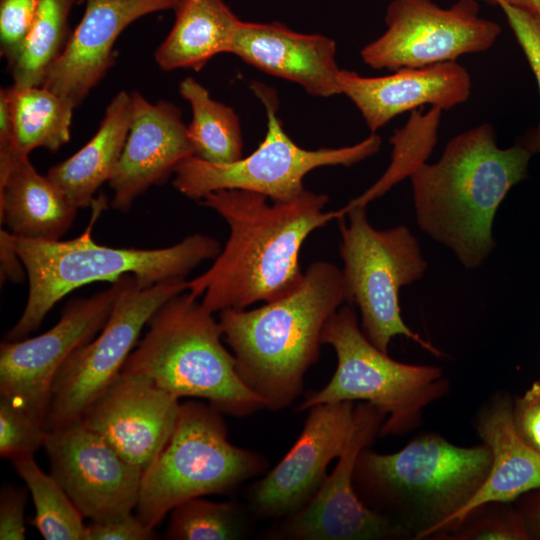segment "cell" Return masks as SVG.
I'll return each instance as SVG.
<instances>
[{"label": "cell", "mask_w": 540, "mask_h": 540, "mask_svg": "<svg viewBox=\"0 0 540 540\" xmlns=\"http://www.w3.org/2000/svg\"><path fill=\"white\" fill-rule=\"evenodd\" d=\"M491 463V450L484 443L461 447L428 433L395 453L364 448L353 483L369 509L400 526L411 539H430L474 497Z\"/></svg>", "instance_id": "5b68a950"}, {"label": "cell", "mask_w": 540, "mask_h": 540, "mask_svg": "<svg viewBox=\"0 0 540 540\" xmlns=\"http://www.w3.org/2000/svg\"><path fill=\"white\" fill-rule=\"evenodd\" d=\"M18 161L36 148L56 152L70 140L74 107L43 87H8Z\"/></svg>", "instance_id": "484cf974"}, {"label": "cell", "mask_w": 540, "mask_h": 540, "mask_svg": "<svg viewBox=\"0 0 540 540\" xmlns=\"http://www.w3.org/2000/svg\"><path fill=\"white\" fill-rule=\"evenodd\" d=\"M78 208L29 158L18 161L0 182V218L12 235L56 241L71 227Z\"/></svg>", "instance_id": "603a6c76"}, {"label": "cell", "mask_w": 540, "mask_h": 540, "mask_svg": "<svg viewBox=\"0 0 540 540\" xmlns=\"http://www.w3.org/2000/svg\"><path fill=\"white\" fill-rule=\"evenodd\" d=\"M256 521L246 503L193 498L170 511L165 538L242 540L252 535Z\"/></svg>", "instance_id": "f546056e"}, {"label": "cell", "mask_w": 540, "mask_h": 540, "mask_svg": "<svg viewBox=\"0 0 540 540\" xmlns=\"http://www.w3.org/2000/svg\"><path fill=\"white\" fill-rule=\"evenodd\" d=\"M179 0H85V11L41 86L74 108L115 63L114 44L137 19L176 8Z\"/></svg>", "instance_id": "ac0fdd59"}, {"label": "cell", "mask_w": 540, "mask_h": 540, "mask_svg": "<svg viewBox=\"0 0 540 540\" xmlns=\"http://www.w3.org/2000/svg\"><path fill=\"white\" fill-rule=\"evenodd\" d=\"M180 405L177 396L151 378L122 369L79 421L144 471L169 441Z\"/></svg>", "instance_id": "e0dca14e"}, {"label": "cell", "mask_w": 540, "mask_h": 540, "mask_svg": "<svg viewBox=\"0 0 540 540\" xmlns=\"http://www.w3.org/2000/svg\"><path fill=\"white\" fill-rule=\"evenodd\" d=\"M131 118V93L120 91L107 106L95 135L71 157L48 170L47 176L78 209L91 207L98 189L113 176Z\"/></svg>", "instance_id": "cb8c5ba5"}, {"label": "cell", "mask_w": 540, "mask_h": 540, "mask_svg": "<svg viewBox=\"0 0 540 540\" xmlns=\"http://www.w3.org/2000/svg\"><path fill=\"white\" fill-rule=\"evenodd\" d=\"M27 491L18 487H5L0 496V539H25L24 509Z\"/></svg>", "instance_id": "74e56055"}, {"label": "cell", "mask_w": 540, "mask_h": 540, "mask_svg": "<svg viewBox=\"0 0 540 540\" xmlns=\"http://www.w3.org/2000/svg\"><path fill=\"white\" fill-rule=\"evenodd\" d=\"M533 155L520 144L500 148L488 122L452 137L440 159L409 176L417 225L449 248L466 269L481 266L496 247V212L528 177Z\"/></svg>", "instance_id": "7a4b0ae2"}, {"label": "cell", "mask_w": 540, "mask_h": 540, "mask_svg": "<svg viewBox=\"0 0 540 540\" xmlns=\"http://www.w3.org/2000/svg\"><path fill=\"white\" fill-rule=\"evenodd\" d=\"M127 275L103 291L69 301L59 321L45 333L4 340L0 345V395L44 424L57 371L73 351L90 342L105 326Z\"/></svg>", "instance_id": "5bb4252c"}, {"label": "cell", "mask_w": 540, "mask_h": 540, "mask_svg": "<svg viewBox=\"0 0 540 540\" xmlns=\"http://www.w3.org/2000/svg\"><path fill=\"white\" fill-rule=\"evenodd\" d=\"M522 516L531 537L537 536L540 538V493Z\"/></svg>", "instance_id": "60d3db41"}, {"label": "cell", "mask_w": 540, "mask_h": 540, "mask_svg": "<svg viewBox=\"0 0 540 540\" xmlns=\"http://www.w3.org/2000/svg\"><path fill=\"white\" fill-rule=\"evenodd\" d=\"M157 538L154 528L148 527L132 513L115 519L91 522L87 525L86 540H151Z\"/></svg>", "instance_id": "8d00e7d4"}, {"label": "cell", "mask_w": 540, "mask_h": 540, "mask_svg": "<svg viewBox=\"0 0 540 540\" xmlns=\"http://www.w3.org/2000/svg\"><path fill=\"white\" fill-rule=\"evenodd\" d=\"M385 32L360 51L369 67L392 71L456 61L489 50L501 26L480 16L477 0H458L442 8L432 0H393Z\"/></svg>", "instance_id": "7c38bea8"}, {"label": "cell", "mask_w": 540, "mask_h": 540, "mask_svg": "<svg viewBox=\"0 0 540 540\" xmlns=\"http://www.w3.org/2000/svg\"><path fill=\"white\" fill-rule=\"evenodd\" d=\"M345 302L342 270L316 261L289 294L252 310L219 312L238 375L266 409H287L301 396L305 374L319 357L323 329Z\"/></svg>", "instance_id": "3957f363"}, {"label": "cell", "mask_w": 540, "mask_h": 540, "mask_svg": "<svg viewBox=\"0 0 540 540\" xmlns=\"http://www.w3.org/2000/svg\"><path fill=\"white\" fill-rule=\"evenodd\" d=\"M267 199L252 191L224 189L200 200L230 229L212 266L187 281L186 291L197 298L203 295L201 304L209 312L245 309L295 290L304 276L299 263L303 242L343 216L340 209L325 212L328 196L308 190L289 202L269 204Z\"/></svg>", "instance_id": "6da1fadb"}, {"label": "cell", "mask_w": 540, "mask_h": 540, "mask_svg": "<svg viewBox=\"0 0 540 540\" xmlns=\"http://www.w3.org/2000/svg\"><path fill=\"white\" fill-rule=\"evenodd\" d=\"M18 162L8 87L0 90V182Z\"/></svg>", "instance_id": "f35d334b"}, {"label": "cell", "mask_w": 540, "mask_h": 540, "mask_svg": "<svg viewBox=\"0 0 540 540\" xmlns=\"http://www.w3.org/2000/svg\"><path fill=\"white\" fill-rule=\"evenodd\" d=\"M500 502L485 504L472 512L445 540H527L531 535L522 514L499 507Z\"/></svg>", "instance_id": "1f68e13d"}, {"label": "cell", "mask_w": 540, "mask_h": 540, "mask_svg": "<svg viewBox=\"0 0 540 540\" xmlns=\"http://www.w3.org/2000/svg\"><path fill=\"white\" fill-rule=\"evenodd\" d=\"M354 402L309 408L303 429L285 456L246 491L245 503L258 520H279L305 507L328 476L330 462L344 451L351 434Z\"/></svg>", "instance_id": "9a60e30c"}, {"label": "cell", "mask_w": 540, "mask_h": 540, "mask_svg": "<svg viewBox=\"0 0 540 540\" xmlns=\"http://www.w3.org/2000/svg\"><path fill=\"white\" fill-rule=\"evenodd\" d=\"M339 84L341 94L354 103L371 133L424 105L450 110L466 102L472 89L469 72L457 61L401 68L381 77L341 69Z\"/></svg>", "instance_id": "ffe728a7"}, {"label": "cell", "mask_w": 540, "mask_h": 540, "mask_svg": "<svg viewBox=\"0 0 540 540\" xmlns=\"http://www.w3.org/2000/svg\"><path fill=\"white\" fill-rule=\"evenodd\" d=\"M340 211L342 274L348 303H355L360 310L363 334L385 353L394 337L404 336L432 355L446 357L412 331L401 316L400 289L420 280L428 265L417 238L404 225L387 230L374 228L366 207Z\"/></svg>", "instance_id": "9c48e42d"}, {"label": "cell", "mask_w": 540, "mask_h": 540, "mask_svg": "<svg viewBox=\"0 0 540 540\" xmlns=\"http://www.w3.org/2000/svg\"><path fill=\"white\" fill-rule=\"evenodd\" d=\"M186 291L166 301L123 368L151 378L180 397L207 400L223 414L247 417L265 408L240 378L233 353L221 342L219 322Z\"/></svg>", "instance_id": "8992f818"}, {"label": "cell", "mask_w": 540, "mask_h": 540, "mask_svg": "<svg viewBox=\"0 0 540 540\" xmlns=\"http://www.w3.org/2000/svg\"><path fill=\"white\" fill-rule=\"evenodd\" d=\"M442 112L441 109L433 107L426 113H423L421 108L411 111L406 124L390 138L393 148L391 161L385 172L371 187L343 208L367 207L393 186L409 178L419 165L425 163L437 142Z\"/></svg>", "instance_id": "4dcf8cb0"}, {"label": "cell", "mask_w": 540, "mask_h": 540, "mask_svg": "<svg viewBox=\"0 0 540 540\" xmlns=\"http://www.w3.org/2000/svg\"><path fill=\"white\" fill-rule=\"evenodd\" d=\"M85 231L71 240L44 241L22 238L1 230L5 241L21 260L29 288L25 308L4 340L17 341L35 331L48 312L73 290L97 281L114 282L131 274L141 287L172 278H185L203 261L221 251L210 236L193 234L172 246L157 249L115 248L92 237L95 222L107 207L104 195L95 198Z\"/></svg>", "instance_id": "277c9868"}, {"label": "cell", "mask_w": 540, "mask_h": 540, "mask_svg": "<svg viewBox=\"0 0 540 540\" xmlns=\"http://www.w3.org/2000/svg\"><path fill=\"white\" fill-rule=\"evenodd\" d=\"M513 423L518 435L540 452V382L531 387L513 404Z\"/></svg>", "instance_id": "d590c367"}, {"label": "cell", "mask_w": 540, "mask_h": 540, "mask_svg": "<svg viewBox=\"0 0 540 540\" xmlns=\"http://www.w3.org/2000/svg\"><path fill=\"white\" fill-rule=\"evenodd\" d=\"M179 93L192 109L187 129L194 155L214 164L241 159V129L234 110L212 99L209 91L191 77L180 82Z\"/></svg>", "instance_id": "83f0119b"}, {"label": "cell", "mask_w": 540, "mask_h": 540, "mask_svg": "<svg viewBox=\"0 0 540 540\" xmlns=\"http://www.w3.org/2000/svg\"><path fill=\"white\" fill-rule=\"evenodd\" d=\"M222 414L202 401L180 405L169 441L142 474L136 515L148 527L187 500L231 493L269 470L262 454L229 441Z\"/></svg>", "instance_id": "52a82bcc"}, {"label": "cell", "mask_w": 540, "mask_h": 540, "mask_svg": "<svg viewBox=\"0 0 540 540\" xmlns=\"http://www.w3.org/2000/svg\"><path fill=\"white\" fill-rule=\"evenodd\" d=\"M386 415L375 405L355 406L351 434L338 462L312 500L298 512L275 520L270 540H397L410 535L363 504L353 476L360 452L380 435Z\"/></svg>", "instance_id": "4fadbf2b"}, {"label": "cell", "mask_w": 540, "mask_h": 540, "mask_svg": "<svg viewBox=\"0 0 540 540\" xmlns=\"http://www.w3.org/2000/svg\"><path fill=\"white\" fill-rule=\"evenodd\" d=\"M85 0H39L37 14L17 56L7 64L12 86H41L63 53L72 31L69 16Z\"/></svg>", "instance_id": "4316f807"}, {"label": "cell", "mask_w": 540, "mask_h": 540, "mask_svg": "<svg viewBox=\"0 0 540 540\" xmlns=\"http://www.w3.org/2000/svg\"><path fill=\"white\" fill-rule=\"evenodd\" d=\"M174 12L173 27L155 52L162 70H200L212 57L231 53L242 21L223 0H179Z\"/></svg>", "instance_id": "d4e9b609"}, {"label": "cell", "mask_w": 540, "mask_h": 540, "mask_svg": "<svg viewBox=\"0 0 540 540\" xmlns=\"http://www.w3.org/2000/svg\"><path fill=\"white\" fill-rule=\"evenodd\" d=\"M231 53L250 65L302 86L314 96L341 94L336 43L320 34H303L277 22L242 21Z\"/></svg>", "instance_id": "44dd1931"}, {"label": "cell", "mask_w": 540, "mask_h": 540, "mask_svg": "<svg viewBox=\"0 0 540 540\" xmlns=\"http://www.w3.org/2000/svg\"><path fill=\"white\" fill-rule=\"evenodd\" d=\"M47 432L43 423L33 418L11 399L1 396V457L11 460L22 455H34L40 447H43Z\"/></svg>", "instance_id": "d6a6232c"}, {"label": "cell", "mask_w": 540, "mask_h": 540, "mask_svg": "<svg viewBox=\"0 0 540 540\" xmlns=\"http://www.w3.org/2000/svg\"><path fill=\"white\" fill-rule=\"evenodd\" d=\"M321 342L334 348L337 368L326 386L304 397L298 412L323 403L369 402L386 415L380 436L401 435L420 424L426 406L449 392L440 367L402 363L375 347L349 306H341L328 320Z\"/></svg>", "instance_id": "ba28073f"}, {"label": "cell", "mask_w": 540, "mask_h": 540, "mask_svg": "<svg viewBox=\"0 0 540 540\" xmlns=\"http://www.w3.org/2000/svg\"><path fill=\"white\" fill-rule=\"evenodd\" d=\"M132 118L127 140L109 184L111 206L128 211L151 186L164 183L175 167L194 155L182 111L160 100L153 104L131 92Z\"/></svg>", "instance_id": "d6986e66"}, {"label": "cell", "mask_w": 540, "mask_h": 540, "mask_svg": "<svg viewBox=\"0 0 540 540\" xmlns=\"http://www.w3.org/2000/svg\"><path fill=\"white\" fill-rule=\"evenodd\" d=\"M476 430L492 453L488 476L474 497L441 525L430 539H442L485 504L508 503L524 493L540 489V452L516 432L513 404L506 395H496L481 409Z\"/></svg>", "instance_id": "7402d4cb"}, {"label": "cell", "mask_w": 540, "mask_h": 540, "mask_svg": "<svg viewBox=\"0 0 540 540\" xmlns=\"http://www.w3.org/2000/svg\"><path fill=\"white\" fill-rule=\"evenodd\" d=\"M490 5H494L497 2H504L511 6L520 8L532 14L540 17V0H484Z\"/></svg>", "instance_id": "b9f144b4"}, {"label": "cell", "mask_w": 540, "mask_h": 540, "mask_svg": "<svg viewBox=\"0 0 540 540\" xmlns=\"http://www.w3.org/2000/svg\"><path fill=\"white\" fill-rule=\"evenodd\" d=\"M186 288L185 278H172L143 288L133 275L126 276L98 336L73 351L57 371L45 417L47 431L80 419L87 406L122 370L153 314Z\"/></svg>", "instance_id": "8fae6325"}, {"label": "cell", "mask_w": 540, "mask_h": 540, "mask_svg": "<svg viewBox=\"0 0 540 540\" xmlns=\"http://www.w3.org/2000/svg\"><path fill=\"white\" fill-rule=\"evenodd\" d=\"M252 88L267 113L264 140L253 153L231 163L214 164L195 155L181 161L174 169L172 184L186 197L201 200L215 191L240 189L262 194L272 202L293 201L306 191L303 178L311 170L351 166L373 156L381 147V137L371 133L351 146L304 149L283 130L275 91L256 82Z\"/></svg>", "instance_id": "30bf717a"}, {"label": "cell", "mask_w": 540, "mask_h": 540, "mask_svg": "<svg viewBox=\"0 0 540 540\" xmlns=\"http://www.w3.org/2000/svg\"><path fill=\"white\" fill-rule=\"evenodd\" d=\"M1 250V273L4 274V279H11L19 281L22 277V267L24 268L21 260L14 252V250L3 240H0Z\"/></svg>", "instance_id": "ab89813d"}, {"label": "cell", "mask_w": 540, "mask_h": 540, "mask_svg": "<svg viewBox=\"0 0 540 540\" xmlns=\"http://www.w3.org/2000/svg\"><path fill=\"white\" fill-rule=\"evenodd\" d=\"M39 0H0V54L7 64L17 56L34 23Z\"/></svg>", "instance_id": "e575fe53"}, {"label": "cell", "mask_w": 540, "mask_h": 540, "mask_svg": "<svg viewBox=\"0 0 540 540\" xmlns=\"http://www.w3.org/2000/svg\"><path fill=\"white\" fill-rule=\"evenodd\" d=\"M43 447L50 474L84 518L102 522L136 509L143 470L81 421L48 431Z\"/></svg>", "instance_id": "2e32d148"}, {"label": "cell", "mask_w": 540, "mask_h": 540, "mask_svg": "<svg viewBox=\"0 0 540 540\" xmlns=\"http://www.w3.org/2000/svg\"><path fill=\"white\" fill-rule=\"evenodd\" d=\"M506 17L518 45L534 74L540 94V17L511 6L497 2ZM516 143L527 149L532 155L540 154V120L537 125L528 128L521 134Z\"/></svg>", "instance_id": "836d02e7"}, {"label": "cell", "mask_w": 540, "mask_h": 540, "mask_svg": "<svg viewBox=\"0 0 540 540\" xmlns=\"http://www.w3.org/2000/svg\"><path fill=\"white\" fill-rule=\"evenodd\" d=\"M17 474L26 483L33 499L35 516L31 523L46 540H86L87 525L65 490L44 473L33 455L11 459Z\"/></svg>", "instance_id": "f1b7e54d"}]
</instances>
